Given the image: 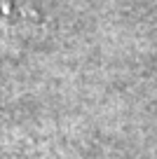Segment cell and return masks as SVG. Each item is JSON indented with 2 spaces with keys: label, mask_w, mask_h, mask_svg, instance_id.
Here are the masks:
<instances>
[{
  "label": "cell",
  "mask_w": 157,
  "mask_h": 159,
  "mask_svg": "<svg viewBox=\"0 0 157 159\" xmlns=\"http://www.w3.org/2000/svg\"><path fill=\"white\" fill-rule=\"evenodd\" d=\"M40 16V0H0V28L33 24Z\"/></svg>",
  "instance_id": "1"
}]
</instances>
